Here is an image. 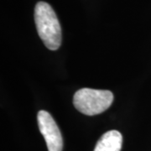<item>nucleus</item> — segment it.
Instances as JSON below:
<instances>
[{"mask_svg": "<svg viewBox=\"0 0 151 151\" xmlns=\"http://www.w3.org/2000/svg\"><path fill=\"white\" fill-rule=\"evenodd\" d=\"M35 21L39 36L50 50H56L61 45V28L51 6L39 2L35 9Z\"/></svg>", "mask_w": 151, "mask_h": 151, "instance_id": "1", "label": "nucleus"}, {"mask_svg": "<svg viewBox=\"0 0 151 151\" xmlns=\"http://www.w3.org/2000/svg\"><path fill=\"white\" fill-rule=\"evenodd\" d=\"M113 102V92L108 90L81 88L74 94L73 104L79 112L93 116L106 111Z\"/></svg>", "mask_w": 151, "mask_h": 151, "instance_id": "2", "label": "nucleus"}, {"mask_svg": "<svg viewBox=\"0 0 151 151\" xmlns=\"http://www.w3.org/2000/svg\"><path fill=\"white\" fill-rule=\"evenodd\" d=\"M38 125L45 138L49 151H62L63 139L61 133L52 116L46 111L41 110L37 115Z\"/></svg>", "mask_w": 151, "mask_h": 151, "instance_id": "3", "label": "nucleus"}, {"mask_svg": "<svg viewBox=\"0 0 151 151\" xmlns=\"http://www.w3.org/2000/svg\"><path fill=\"white\" fill-rule=\"evenodd\" d=\"M123 145V136L117 130L105 133L97 141L94 151H120Z\"/></svg>", "mask_w": 151, "mask_h": 151, "instance_id": "4", "label": "nucleus"}]
</instances>
